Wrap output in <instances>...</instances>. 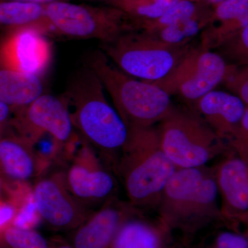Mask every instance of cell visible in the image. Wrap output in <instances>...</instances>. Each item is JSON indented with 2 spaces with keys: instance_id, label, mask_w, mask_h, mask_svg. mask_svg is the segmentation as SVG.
Masks as SVG:
<instances>
[{
  "instance_id": "obj_1",
  "label": "cell",
  "mask_w": 248,
  "mask_h": 248,
  "mask_svg": "<svg viewBox=\"0 0 248 248\" xmlns=\"http://www.w3.org/2000/svg\"><path fill=\"white\" fill-rule=\"evenodd\" d=\"M215 167L177 169L165 186L156 212L172 234L183 241L228 220L218 203Z\"/></svg>"
},
{
  "instance_id": "obj_2",
  "label": "cell",
  "mask_w": 248,
  "mask_h": 248,
  "mask_svg": "<svg viewBox=\"0 0 248 248\" xmlns=\"http://www.w3.org/2000/svg\"><path fill=\"white\" fill-rule=\"evenodd\" d=\"M128 130L116 164L117 172L129 203L142 212L156 211L165 186L177 169L163 150L158 128Z\"/></svg>"
},
{
  "instance_id": "obj_3",
  "label": "cell",
  "mask_w": 248,
  "mask_h": 248,
  "mask_svg": "<svg viewBox=\"0 0 248 248\" xmlns=\"http://www.w3.org/2000/svg\"><path fill=\"white\" fill-rule=\"evenodd\" d=\"M73 126L104 154H120L128 130L117 110L109 104L104 88L89 68L78 71L63 98Z\"/></svg>"
},
{
  "instance_id": "obj_4",
  "label": "cell",
  "mask_w": 248,
  "mask_h": 248,
  "mask_svg": "<svg viewBox=\"0 0 248 248\" xmlns=\"http://www.w3.org/2000/svg\"><path fill=\"white\" fill-rule=\"evenodd\" d=\"M87 62V66L110 94L127 128L155 125L166 118L174 107L166 91L121 71L102 50L94 52Z\"/></svg>"
},
{
  "instance_id": "obj_5",
  "label": "cell",
  "mask_w": 248,
  "mask_h": 248,
  "mask_svg": "<svg viewBox=\"0 0 248 248\" xmlns=\"http://www.w3.org/2000/svg\"><path fill=\"white\" fill-rule=\"evenodd\" d=\"M160 123L161 146L177 169L207 166L232 151L195 109L174 107Z\"/></svg>"
},
{
  "instance_id": "obj_6",
  "label": "cell",
  "mask_w": 248,
  "mask_h": 248,
  "mask_svg": "<svg viewBox=\"0 0 248 248\" xmlns=\"http://www.w3.org/2000/svg\"><path fill=\"white\" fill-rule=\"evenodd\" d=\"M101 50L116 66L135 78L154 82L166 78L192 48L190 43L173 46L163 43L141 31H131Z\"/></svg>"
},
{
  "instance_id": "obj_7",
  "label": "cell",
  "mask_w": 248,
  "mask_h": 248,
  "mask_svg": "<svg viewBox=\"0 0 248 248\" xmlns=\"http://www.w3.org/2000/svg\"><path fill=\"white\" fill-rule=\"evenodd\" d=\"M45 12L53 34L70 38L92 39L107 44L127 32L138 31L130 16L112 5L56 1L46 4Z\"/></svg>"
},
{
  "instance_id": "obj_8",
  "label": "cell",
  "mask_w": 248,
  "mask_h": 248,
  "mask_svg": "<svg viewBox=\"0 0 248 248\" xmlns=\"http://www.w3.org/2000/svg\"><path fill=\"white\" fill-rule=\"evenodd\" d=\"M231 68L217 52L192 47L166 78L153 83L170 96L195 103L224 81Z\"/></svg>"
},
{
  "instance_id": "obj_9",
  "label": "cell",
  "mask_w": 248,
  "mask_h": 248,
  "mask_svg": "<svg viewBox=\"0 0 248 248\" xmlns=\"http://www.w3.org/2000/svg\"><path fill=\"white\" fill-rule=\"evenodd\" d=\"M14 112L16 115L9 125L34 146L45 134L58 143H64L72 138L74 126L63 99L43 94L27 107Z\"/></svg>"
},
{
  "instance_id": "obj_10",
  "label": "cell",
  "mask_w": 248,
  "mask_h": 248,
  "mask_svg": "<svg viewBox=\"0 0 248 248\" xmlns=\"http://www.w3.org/2000/svg\"><path fill=\"white\" fill-rule=\"evenodd\" d=\"M37 213L50 228L73 231L93 213L68 189L65 174L42 179L34 187Z\"/></svg>"
},
{
  "instance_id": "obj_11",
  "label": "cell",
  "mask_w": 248,
  "mask_h": 248,
  "mask_svg": "<svg viewBox=\"0 0 248 248\" xmlns=\"http://www.w3.org/2000/svg\"><path fill=\"white\" fill-rule=\"evenodd\" d=\"M33 27L8 29L0 40V67L42 77L52 59V47Z\"/></svg>"
},
{
  "instance_id": "obj_12",
  "label": "cell",
  "mask_w": 248,
  "mask_h": 248,
  "mask_svg": "<svg viewBox=\"0 0 248 248\" xmlns=\"http://www.w3.org/2000/svg\"><path fill=\"white\" fill-rule=\"evenodd\" d=\"M140 212L128 202L113 197L71 231L68 243L73 248H110L122 224Z\"/></svg>"
},
{
  "instance_id": "obj_13",
  "label": "cell",
  "mask_w": 248,
  "mask_h": 248,
  "mask_svg": "<svg viewBox=\"0 0 248 248\" xmlns=\"http://www.w3.org/2000/svg\"><path fill=\"white\" fill-rule=\"evenodd\" d=\"M65 178L71 193L87 207L90 204L105 203L116 197L115 177L87 148L81 152Z\"/></svg>"
},
{
  "instance_id": "obj_14",
  "label": "cell",
  "mask_w": 248,
  "mask_h": 248,
  "mask_svg": "<svg viewBox=\"0 0 248 248\" xmlns=\"http://www.w3.org/2000/svg\"><path fill=\"white\" fill-rule=\"evenodd\" d=\"M221 210L228 221L248 212V170L234 151L214 166Z\"/></svg>"
},
{
  "instance_id": "obj_15",
  "label": "cell",
  "mask_w": 248,
  "mask_h": 248,
  "mask_svg": "<svg viewBox=\"0 0 248 248\" xmlns=\"http://www.w3.org/2000/svg\"><path fill=\"white\" fill-rule=\"evenodd\" d=\"M193 104L199 115L228 143L239 128L247 108L233 93L215 90Z\"/></svg>"
},
{
  "instance_id": "obj_16",
  "label": "cell",
  "mask_w": 248,
  "mask_h": 248,
  "mask_svg": "<svg viewBox=\"0 0 248 248\" xmlns=\"http://www.w3.org/2000/svg\"><path fill=\"white\" fill-rule=\"evenodd\" d=\"M8 128L0 133V177L26 182L38 172V158L30 141Z\"/></svg>"
},
{
  "instance_id": "obj_17",
  "label": "cell",
  "mask_w": 248,
  "mask_h": 248,
  "mask_svg": "<svg viewBox=\"0 0 248 248\" xmlns=\"http://www.w3.org/2000/svg\"><path fill=\"white\" fill-rule=\"evenodd\" d=\"M174 242V234L159 217L151 219L140 212L124 222L110 248H172Z\"/></svg>"
},
{
  "instance_id": "obj_18",
  "label": "cell",
  "mask_w": 248,
  "mask_h": 248,
  "mask_svg": "<svg viewBox=\"0 0 248 248\" xmlns=\"http://www.w3.org/2000/svg\"><path fill=\"white\" fill-rule=\"evenodd\" d=\"M43 91L42 77L0 67V101L14 112L29 106Z\"/></svg>"
},
{
  "instance_id": "obj_19",
  "label": "cell",
  "mask_w": 248,
  "mask_h": 248,
  "mask_svg": "<svg viewBox=\"0 0 248 248\" xmlns=\"http://www.w3.org/2000/svg\"><path fill=\"white\" fill-rule=\"evenodd\" d=\"M0 27L8 29L33 27L46 35H52V29L46 16L45 5L0 1Z\"/></svg>"
},
{
  "instance_id": "obj_20",
  "label": "cell",
  "mask_w": 248,
  "mask_h": 248,
  "mask_svg": "<svg viewBox=\"0 0 248 248\" xmlns=\"http://www.w3.org/2000/svg\"><path fill=\"white\" fill-rule=\"evenodd\" d=\"M212 13L213 11L205 6L192 17L155 32H145L167 45H187L190 43L191 39L210 24Z\"/></svg>"
},
{
  "instance_id": "obj_21",
  "label": "cell",
  "mask_w": 248,
  "mask_h": 248,
  "mask_svg": "<svg viewBox=\"0 0 248 248\" xmlns=\"http://www.w3.org/2000/svg\"><path fill=\"white\" fill-rule=\"evenodd\" d=\"M180 0H111L109 5L124 11L137 27L141 23L154 20L161 17Z\"/></svg>"
},
{
  "instance_id": "obj_22",
  "label": "cell",
  "mask_w": 248,
  "mask_h": 248,
  "mask_svg": "<svg viewBox=\"0 0 248 248\" xmlns=\"http://www.w3.org/2000/svg\"><path fill=\"white\" fill-rule=\"evenodd\" d=\"M206 4L197 0H180L168 10L164 15L154 20L141 23L138 31L153 32L169 27L176 23L192 17L201 11Z\"/></svg>"
},
{
  "instance_id": "obj_23",
  "label": "cell",
  "mask_w": 248,
  "mask_h": 248,
  "mask_svg": "<svg viewBox=\"0 0 248 248\" xmlns=\"http://www.w3.org/2000/svg\"><path fill=\"white\" fill-rule=\"evenodd\" d=\"M0 248H52L51 242L38 232L10 225L0 231Z\"/></svg>"
},
{
  "instance_id": "obj_24",
  "label": "cell",
  "mask_w": 248,
  "mask_h": 248,
  "mask_svg": "<svg viewBox=\"0 0 248 248\" xmlns=\"http://www.w3.org/2000/svg\"><path fill=\"white\" fill-rule=\"evenodd\" d=\"M228 64L239 67L248 65V24L217 49Z\"/></svg>"
},
{
  "instance_id": "obj_25",
  "label": "cell",
  "mask_w": 248,
  "mask_h": 248,
  "mask_svg": "<svg viewBox=\"0 0 248 248\" xmlns=\"http://www.w3.org/2000/svg\"><path fill=\"white\" fill-rule=\"evenodd\" d=\"M194 248H248V236L233 231H215Z\"/></svg>"
},
{
  "instance_id": "obj_26",
  "label": "cell",
  "mask_w": 248,
  "mask_h": 248,
  "mask_svg": "<svg viewBox=\"0 0 248 248\" xmlns=\"http://www.w3.org/2000/svg\"><path fill=\"white\" fill-rule=\"evenodd\" d=\"M247 14L248 0H226L216 5L212 13L210 24L235 20Z\"/></svg>"
},
{
  "instance_id": "obj_27",
  "label": "cell",
  "mask_w": 248,
  "mask_h": 248,
  "mask_svg": "<svg viewBox=\"0 0 248 248\" xmlns=\"http://www.w3.org/2000/svg\"><path fill=\"white\" fill-rule=\"evenodd\" d=\"M224 81L230 92L239 97L248 107V65L239 67L231 65Z\"/></svg>"
},
{
  "instance_id": "obj_28",
  "label": "cell",
  "mask_w": 248,
  "mask_h": 248,
  "mask_svg": "<svg viewBox=\"0 0 248 248\" xmlns=\"http://www.w3.org/2000/svg\"><path fill=\"white\" fill-rule=\"evenodd\" d=\"M228 144L237 155L248 154V107L234 136Z\"/></svg>"
},
{
  "instance_id": "obj_29",
  "label": "cell",
  "mask_w": 248,
  "mask_h": 248,
  "mask_svg": "<svg viewBox=\"0 0 248 248\" xmlns=\"http://www.w3.org/2000/svg\"><path fill=\"white\" fill-rule=\"evenodd\" d=\"M13 112L12 108L0 101V133L9 125Z\"/></svg>"
},
{
  "instance_id": "obj_30",
  "label": "cell",
  "mask_w": 248,
  "mask_h": 248,
  "mask_svg": "<svg viewBox=\"0 0 248 248\" xmlns=\"http://www.w3.org/2000/svg\"><path fill=\"white\" fill-rule=\"evenodd\" d=\"M20 1V2L32 3V4H48L56 1H68V0H0V1Z\"/></svg>"
},
{
  "instance_id": "obj_31",
  "label": "cell",
  "mask_w": 248,
  "mask_h": 248,
  "mask_svg": "<svg viewBox=\"0 0 248 248\" xmlns=\"http://www.w3.org/2000/svg\"><path fill=\"white\" fill-rule=\"evenodd\" d=\"M52 248H73V246L68 243L61 239H53L50 241Z\"/></svg>"
},
{
  "instance_id": "obj_32",
  "label": "cell",
  "mask_w": 248,
  "mask_h": 248,
  "mask_svg": "<svg viewBox=\"0 0 248 248\" xmlns=\"http://www.w3.org/2000/svg\"><path fill=\"white\" fill-rule=\"evenodd\" d=\"M172 248H193V246L190 244V242L181 240L179 242L175 241Z\"/></svg>"
},
{
  "instance_id": "obj_33",
  "label": "cell",
  "mask_w": 248,
  "mask_h": 248,
  "mask_svg": "<svg viewBox=\"0 0 248 248\" xmlns=\"http://www.w3.org/2000/svg\"><path fill=\"white\" fill-rule=\"evenodd\" d=\"M241 222L248 226V212L246 213L240 215L239 216L235 217L234 222Z\"/></svg>"
},
{
  "instance_id": "obj_34",
  "label": "cell",
  "mask_w": 248,
  "mask_h": 248,
  "mask_svg": "<svg viewBox=\"0 0 248 248\" xmlns=\"http://www.w3.org/2000/svg\"><path fill=\"white\" fill-rule=\"evenodd\" d=\"M197 1H202L204 4H215L217 5L220 4V3L223 2V1H226V0H197Z\"/></svg>"
},
{
  "instance_id": "obj_35",
  "label": "cell",
  "mask_w": 248,
  "mask_h": 248,
  "mask_svg": "<svg viewBox=\"0 0 248 248\" xmlns=\"http://www.w3.org/2000/svg\"><path fill=\"white\" fill-rule=\"evenodd\" d=\"M98 1H104V2L107 3V4H108L109 2L111 1V0H98Z\"/></svg>"
}]
</instances>
